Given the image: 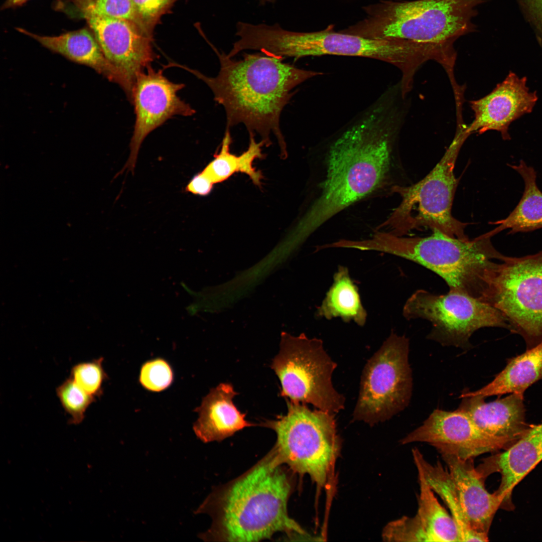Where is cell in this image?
I'll return each instance as SVG.
<instances>
[{
  "label": "cell",
  "mask_w": 542,
  "mask_h": 542,
  "mask_svg": "<svg viewBox=\"0 0 542 542\" xmlns=\"http://www.w3.org/2000/svg\"><path fill=\"white\" fill-rule=\"evenodd\" d=\"M417 469L420 490L415 516L429 541H461L455 520L441 505L422 472Z\"/></svg>",
  "instance_id": "26"
},
{
  "label": "cell",
  "mask_w": 542,
  "mask_h": 542,
  "mask_svg": "<svg viewBox=\"0 0 542 542\" xmlns=\"http://www.w3.org/2000/svg\"><path fill=\"white\" fill-rule=\"evenodd\" d=\"M316 314L318 317L327 320L340 318L345 322L353 321L360 326L365 325L367 313L346 267L339 266L333 284L318 307Z\"/></svg>",
  "instance_id": "25"
},
{
  "label": "cell",
  "mask_w": 542,
  "mask_h": 542,
  "mask_svg": "<svg viewBox=\"0 0 542 542\" xmlns=\"http://www.w3.org/2000/svg\"><path fill=\"white\" fill-rule=\"evenodd\" d=\"M286 401L285 415L265 420L260 425L275 432L274 448L283 464L299 474H308L318 486H323L340 448L335 415Z\"/></svg>",
  "instance_id": "8"
},
{
  "label": "cell",
  "mask_w": 542,
  "mask_h": 542,
  "mask_svg": "<svg viewBox=\"0 0 542 542\" xmlns=\"http://www.w3.org/2000/svg\"><path fill=\"white\" fill-rule=\"evenodd\" d=\"M427 237L398 236L377 232L369 239L356 241V249L377 251L416 262L441 277L450 290L481 300L490 274L505 255L493 246L486 233L462 240L439 231Z\"/></svg>",
  "instance_id": "5"
},
{
  "label": "cell",
  "mask_w": 542,
  "mask_h": 542,
  "mask_svg": "<svg viewBox=\"0 0 542 542\" xmlns=\"http://www.w3.org/2000/svg\"><path fill=\"white\" fill-rule=\"evenodd\" d=\"M542 22V0H525Z\"/></svg>",
  "instance_id": "34"
},
{
  "label": "cell",
  "mask_w": 542,
  "mask_h": 542,
  "mask_svg": "<svg viewBox=\"0 0 542 542\" xmlns=\"http://www.w3.org/2000/svg\"><path fill=\"white\" fill-rule=\"evenodd\" d=\"M523 394L510 393L486 402L479 395L462 397L458 409L467 414L482 431L499 440L507 448L518 440L529 425L526 422Z\"/></svg>",
  "instance_id": "18"
},
{
  "label": "cell",
  "mask_w": 542,
  "mask_h": 542,
  "mask_svg": "<svg viewBox=\"0 0 542 542\" xmlns=\"http://www.w3.org/2000/svg\"><path fill=\"white\" fill-rule=\"evenodd\" d=\"M102 357L91 361L78 363L70 371V378L81 389L97 397L102 393V385L107 378Z\"/></svg>",
  "instance_id": "30"
},
{
  "label": "cell",
  "mask_w": 542,
  "mask_h": 542,
  "mask_svg": "<svg viewBox=\"0 0 542 542\" xmlns=\"http://www.w3.org/2000/svg\"><path fill=\"white\" fill-rule=\"evenodd\" d=\"M276 0H258L260 4L265 5L267 3H274Z\"/></svg>",
  "instance_id": "36"
},
{
  "label": "cell",
  "mask_w": 542,
  "mask_h": 542,
  "mask_svg": "<svg viewBox=\"0 0 542 542\" xmlns=\"http://www.w3.org/2000/svg\"><path fill=\"white\" fill-rule=\"evenodd\" d=\"M526 82L525 77L519 78L510 72L490 93L470 101L474 118L466 131L470 135L496 130L504 140L509 139L507 130L510 123L530 112L537 99L535 92L529 91Z\"/></svg>",
  "instance_id": "16"
},
{
  "label": "cell",
  "mask_w": 542,
  "mask_h": 542,
  "mask_svg": "<svg viewBox=\"0 0 542 542\" xmlns=\"http://www.w3.org/2000/svg\"><path fill=\"white\" fill-rule=\"evenodd\" d=\"M184 86V84L171 82L164 76L162 70L156 71L151 66L137 76L131 99L136 120L130 153L124 168L133 171L141 145L150 132L174 115L191 116L195 113L177 95Z\"/></svg>",
  "instance_id": "13"
},
{
  "label": "cell",
  "mask_w": 542,
  "mask_h": 542,
  "mask_svg": "<svg viewBox=\"0 0 542 542\" xmlns=\"http://www.w3.org/2000/svg\"><path fill=\"white\" fill-rule=\"evenodd\" d=\"M542 380V341L525 352L510 358L505 367L490 382L473 391H464L460 397H484L505 394L524 395L526 389Z\"/></svg>",
  "instance_id": "22"
},
{
  "label": "cell",
  "mask_w": 542,
  "mask_h": 542,
  "mask_svg": "<svg viewBox=\"0 0 542 542\" xmlns=\"http://www.w3.org/2000/svg\"><path fill=\"white\" fill-rule=\"evenodd\" d=\"M483 0L380 1L363 8L366 17L341 31L371 39H394L436 55L448 75L457 56L454 43L477 31L473 19Z\"/></svg>",
  "instance_id": "4"
},
{
  "label": "cell",
  "mask_w": 542,
  "mask_h": 542,
  "mask_svg": "<svg viewBox=\"0 0 542 542\" xmlns=\"http://www.w3.org/2000/svg\"><path fill=\"white\" fill-rule=\"evenodd\" d=\"M481 301L499 310L526 349L542 341V250L505 256L493 268Z\"/></svg>",
  "instance_id": "9"
},
{
  "label": "cell",
  "mask_w": 542,
  "mask_h": 542,
  "mask_svg": "<svg viewBox=\"0 0 542 542\" xmlns=\"http://www.w3.org/2000/svg\"><path fill=\"white\" fill-rule=\"evenodd\" d=\"M214 183L202 171L195 175L185 187V192L200 196H206L212 190Z\"/></svg>",
  "instance_id": "33"
},
{
  "label": "cell",
  "mask_w": 542,
  "mask_h": 542,
  "mask_svg": "<svg viewBox=\"0 0 542 542\" xmlns=\"http://www.w3.org/2000/svg\"><path fill=\"white\" fill-rule=\"evenodd\" d=\"M231 142L230 129H226L219 152L215 154L213 160L202 171L214 184L227 180L237 172L247 175L253 183L259 182L261 174L253 167V162L260 156L257 148L249 145L245 151L236 156L230 152Z\"/></svg>",
  "instance_id": "27"
},
{
  "label": "cell",
  "mask_w": 542,
  "mask_h": 542,
  "mask_svg": "<svg viewBox=\"0 0 542 542\" xmlns=\"http://www.w3.org/2000/svg\"><path fill=\"white\" fill-rule=\"evenodd\" d=\"M59 401L69 416V423L77 425L84 420L87 410L95 401V397L79 387L70 377L56 389Z\"/></svg>",
  "instance_id": "29"
},
{
  "label": "cell",
  "mask_w": 542,
  "mask_h": 542,
  "mask_svg": "<svg viewBox=\"0 0 542 542\" xmlns=\"http://www.w3.org/2000/svg\"><path fill=\"white\" fill-rule=\"evenodd\" d=\"M16 29L48 50L93 69L108 80L118 84L128 98H131L133 84L106 58L93 34L87 29L57 36L40 35L21 28Z\"/></svg>",
  "instance_id": "20"
},
{
  "label": "cell",
  "mask_w": 542,
  "mask_h": 542,
  "mask_svg": "<svg viewBox=\"0 0 542 542\" xmlns=\"http://www.w3.org/2000/svg\"><path fill=\"white\" fill-rule=\"evenodd\" d=\"M177 0H132L138 16L147 33L152 36L155 26Z\"/></svg>",
  "instance_id": "32"
},
{
  "label": "cell",
  "mask_w": 542,
  "mask_h": 542,
  "mask_svg": "<svg viewBox=\"0 0 542 542\" xmlns=\"http://www.w3.org/2000/svg\"><path fill=\"white\" fill-rule=\"evenodd\" d=\"M402 314L408 320L422 319L430 322L432 328L428 339L465 350L470 348V338L480 328L510 329L506 319L497 309L454 290L436 295L418 290L406 301Z\"/></svg>",
  "instance_id": "12"
},
{
  "label": "cell",
  "mask_w": 542,
  "mask_h": 542,
  "mask_svg": "<svg viewBox=\"0 0 542 542\" xmlns=\"http://www.w3.org/2000/svg\"><path fill=\"white\" fill-rule=\"evenodd\" d=\"M106 58L134 85L137 76L155 58L149 35L135 24L83 13Z\"/></svg>",
  "instance_id": "15"
},
{
  "label": "cell",
  "mask_w": 542,
  "mask_h": 542,
  "mask_svg": "<svg viewBox=\"0 0 542 542\" xmlns=\"http://www.w3.org/2000/svg\"><path fill=\"white\" fill-rule=\"evenodd\" d=\"M173 380V373L169 365L164 360L158 359L146 363L142 367L140 381L146 389L159 391L168 387Z\"/></svg>",
  "instance_id": "31"
},
{
  "label": "cell",
  "mask_w": 542,
  "mask_h": 542,
  "mask_svg": "<svg viewBox=\"0 0 542 542\" xmlns=\"http://www.w3.org/2000/svg\"><path fill=\"white\" fill-rule=\"evenodd\" d=\"M414 463L423 473L427 483L443 500L457 525L461 541H486L488 535L474 531L464 515L458 491L447 469L438 461L432 464L428 462L417 448L412 450Z\"/></svg>",
  "instance_id": "24"
},
{
  "label": "cell",
  "mask_w": 542,
  "mask_h": 542,
  "mask_svg": "<svg viewBox=\"0 0 542 542\" xmlns=\"http://www.w3.org/2000/svg\"><path fill=\"white\" fill-rule=\"evenodd\" d=\"M72 1L81 14H93L129 21L135 24L147 33L138 16L132 0H72Z\"/></svg>",
  "instance_id": "28"
},
{
  "label": "cell",
  "mask_w": 542,
  "mask_h": 542,
  "mask_svg": "<svg viewBox=\"0 0 542 542\" xmlns=\"http://www.w3.org/2000/svg\"><path fill=\"white\" fill-rule=\"evenodd\" d=\"M464 129L456 133L444 155L431 172L420 181L409 186H395L401 203L386 225L389 233L398 236L423 228L439 231L449 236L468 240L467 224L452 214V207L458 180L454 168L461 147L469 136Z\"/></svg>",
  "instance_id": "6"
},
{
  "label": "cell",
  "mask_w": 542,
  "mask_h": 542,
  "mask_svg": "<svg viewBox=\"0 0 542 542\" xmlns=\"http://www.w3.org/2000/svg\"><path fill=\"white\" fill-rule=\"evenodd\" d=\"M409 347L408 338L392 332L367 361L353 421L373 426L388 420L409 404L413 387Z\"/></svg>",
  "instance_id": "11"
},
{
  "label": "cell",
  "mask_w": 542,
  "mask_h": 542,
  "mask_svg": "<svg viewBox=\"0 0 542 542\" xmlns=\"http://www.w3.org/2000/svg\"><path fill=\"white\" fill-rule=\"evenodd\" d=\"M28 1L29 0H6L1 8L5 10L15 8L22 5Z\"/></svg>",
  "instance_id": "35"
},
{
  "label": "cell",
  "mask_w": 542,
  "mask_h": 542,
  "mask_svg": "<svg viewBox=\"0 0 542 542\" xmlns=\"http://www.w3.org/2000/svg\"><path fill=\"white\" fill-rule=\"evenodd\" d=\"M206 40L219 59L216 76L208 77L176 63L175 66L192 73L210 88L214 100L225 109L226 129L242 123L249 134L257 133L266 146L270 145L273 134L285 156L286 144L280 123L282 112L295 88L323 73L298 68L284 62L283 58L261 52L244 53L241 59H234Z\"/></svg>",
  "instance_id": "2"
},
{
  "label": "cell",
  "mask_w": 542,
  "mask_h": 542,
  "mask_svg": "<svg viewBox=\"0 0 542 542\" xmlns=\"http://www.w3.org/2000/svg\"><path fill=\"white\" fill-rule=\"evenodd\" d=\"M457 488L462 508L470 527L488 535L494 516L501 508L502 498L495 491L486 489L484 478L474 466L473 459L442 455Z\"/></svg>",
  "instance_id": "19"
},
{
  "label": "cell",
  "mask_w": 542,
  "mask_h": 542,
  "mask_svg": "<svg viewBox=\"0 0 542 542\" xmlns=\"http://www.w3.org/2000/svg\"><path fill=\"white\" fill-rule=\"evenodd\" d=\"M237 394L230 383H221L211 389L195 411L199 418L193 426L197 437L204 443L221 441L253 424L245 420V414L235 406L233 398Z\"/></svg>",
  "instance_id": "21"
},
{
  "label": "cell",
  "mask_w": 542,
  "mask_h": 542,
  "mask_svg": "<svg viewBox=\"0 0 542 542\" xmlns=\"http://www.w3.org/2000/svg\"><path fill=\"white\" fill-rule=\"evenodd\" d=\"M542 460V423L529 425L523 435L501 453L484 460L476 469L484 478L498 472L501 476L495 492L503 500L501 508L509 509L512 492L519 482Z\"/></svg>",
  "instance_id": "17"
},
{
  "label": "cell",
  "mask_w": 542,
  "mask_h": 542,
  "mask_svg": "<svg viewBox=\"0 0 542 542\" xmlns=\"http://www.w3.org/2000/svg\"><path fill=\"white\" fill-rule=\"evenodd\" d=\"M275 449L240 476L210 494L197 513L209 514L211 527L200 537L206 541H256L279 532L306 537L288 513L291 491L288 475Z\"/></svg>",
  "instance_id": "3"
},
{
  "label": "cell",
  "mask_w": 542,
  "mask_h": 542,
  "mask_svg": "<svg viewBox=\"0 0 542 542\" xmlns=\"http://www.w3.org/2000/svg\"><path fill=\"white\" fill-rule=\"evenodd\" d=\"M405 117L395 102L380 94L319 144L324 174L299 228L301 240L347 207L394 184V173L402 170L398 145Z\"/></svg>",
  "instance_id": "1"
},
{
  "label": "cell",
  "mask_w": 542,
  "mask_h": 542,
  "mask_svg": "<svg viewBox=\"0 0 542 542\" xmlns=\"http://www.w3.org/2000/svg\"><path fill=\"white\" fill-rule=\"evenodd\" d=\"M508 166L522 178L524 191L517 205L505 218L490 222L497 225L486 233L491 237L505 229L514 234L542 228V192L536 184V172L523 160L517 165Z\"/></svg>",
  "instance_id": "23"
},
{
  "label": "cell",
  "mask_w": 542,
  "mask_h": 542,
  "mask_svg": "<svg viewBox=\"0 0 542 542\" xmlns=\"http://www.w3.org/2000/svg\"><path fill=\"white\" fill-rule=\"evenodd\" d=\"M428 443L442 455L468 460L500 449L504 443L482 431L464 412L434 410L423 424L408 434L402 444Z\"/></svg>",
  "instance_id": "14"
},
{
  "label": "cell",
  "mask_w": 542,
  "mask_h": 542,
  "mask_svg": "<svg viewBox=\"0 0 542 542\" xmlns=\"http://www.w3.org/2000/svg\"><path fill=\"white\" fill-rule=\"evenodd\" d=\"M264 45L269 54L284 58L337 55L379 60L398 68L404 82L414 78L425 60L423 53L408 42L336 32L333 25L319 31L298 32L285 30L276 24L267 30Z\"/></svg>",
  "instance_id": "7"
},
{
  "label": "cell",
  "mask_w": 542,
  "mask_h": 542,
  "mask_svg": "<svg viewBox=\"0 0 542 542\" xmlns=\"http://www.w3.org/2000/svg\"><path fill=\"white\" fill-rule=\"evenodd\" d=\"M270 367L280 381L282 396L334 415L344 409L345 398L332 380L337 364L321 339L283 334Z\"/></svg>",
  "instance_id": "10"
}]
</instances>
